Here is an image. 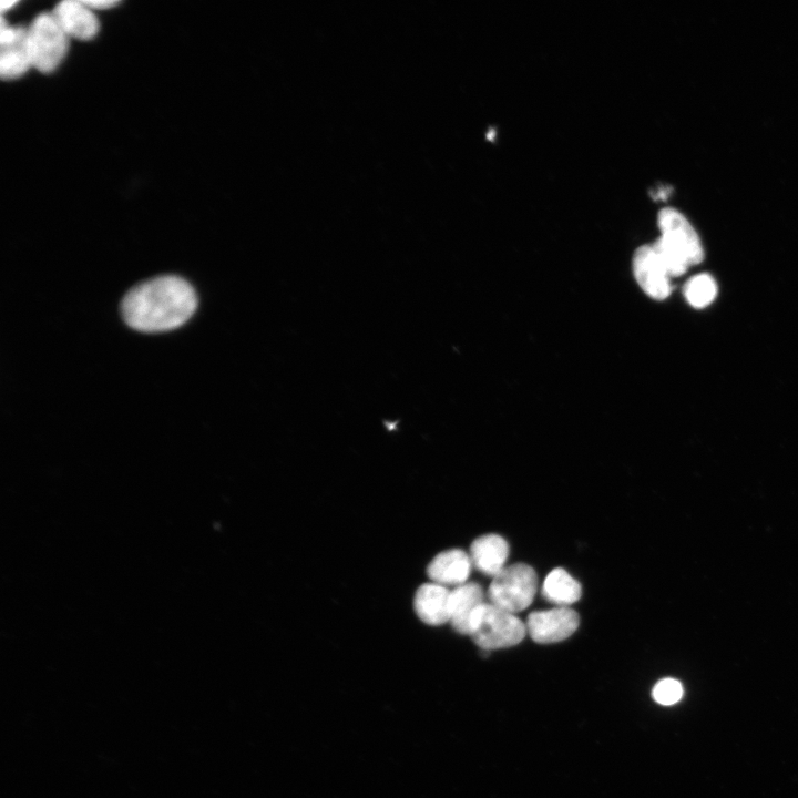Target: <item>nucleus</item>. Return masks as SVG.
I'll return each mask as SVG.
<instances>
[{
	"label": "nucleus",
	"mask_w": 798,
	"mask_h": 798,
	"mask_svg": "<svg viewBox=\"0 0 798 798\" xmlns=\"http://www.w3.org/2000/svg\"><path fill=\"white\" fill-rule=\"evenodd\" d=\"M196 306L197 297L190 283L178 276L164 275L131 288L121 303V314L135 330L161 332L182 326Z\"/></svg>",
	"instance_id": "nucleus-1"
},
{
	"label": "nucleus",
	"mask_w": 798,
	"mask_h": 798,
	"mask_svg": "<svg viewBox=\"0 0 798 798\" xmlns=\"http://www.w3.org/2000/svg\"><path fill=\"white\" fill-rule=\"evenodd\" d=\"M526 634V625L515 614L483 603L473 614L470 636L483 651L518 645Z\"/></svg>",
	"instance_id": "nucleus-2"
},
{
	"label": "nucleus",
	"mask_w": 798,
	"mask_h": 798,
	"mask_svg": "<svg viewBox=\"0 0 798 798\" xmlns=\"http://www.w3.org/2000/svg\"><path fill=\"white\" fill-rule=\"evenodd\" d=\"M538 590V575L525 563L505 566L495 575L488 589L492 605L510 613H518L530 606Z\"/></svg>",
	"instance_id": "nucleus-3"
},
{
	"label": "nucleus",
	"mask_w": 798,
	"mask_h": 798,
	"mask_svg": "<svg viewBox=\"0 0 798 798\" xmlns=\"http://www.w3.org/2000/svg\"><path fill=\"white\" fill-rule=\"evenodd\" d=\"M68 38L52 13L38 16L28 28L33 68L44 73L54 71L68 52Z\"/></svg>",
	"instance_id": "nucleus-4"
},
{
	"label": "nucleus",
	"mask_w": 798,
	"mask_h": 798,
	"mask_svg": "<svg viewBox=\"0 0 798 798\" xmlns=\"http://www.w3.org/2000/svg\"><path fill=\"white\" fill-rule=\"evenodd\" d=\"M577 612L569 606L534 611L526 620V632L540 644L561 642L570 637L579 627Z\"/></svg>",
	"instance_id": "nucleus-5"
},
{
	"label": "nucleus",
	"mask_w": 798,
	"mask_h": 798,
	"mask_svg": "<svg viewBox=\"0 0 798 798\" xmlns=\"http://www.w3.org/2000/svg\"><path fill=\"white\" fill-rule=\"evenodd\" d=\"M657 226L661 237L681 250L690 265L698 264L704 259V248L700 238L687 219V217L675 207H663L657 214Z\"/></svg>",
	"instance_id": "nucleus-6"
},
{
	"label": "nucleus",
	"mask_w": 798,
	"mask_h": 798,
	"mask_svg": "<svg viewBox=\"0 0 798 798\" xmlns=\"http://www.w3.org/2000/svg\"><path fill=\"white\" fill-rule=\"evenodd\" d=\"M636 283L651 298L663 300L671 294V276L661 263L653 244L636 248L632 258Z\"/></svg>",
	"instance_id": "nucleus-7"
},
{
	"label": "nucleus",
	"mask_w": 798,
	"mask_h": 798,
	"mask_svg": "<svg viewBox=\"0 0 798 798\" xmlns=\"http://www.w3.org/2000/svg\"><path fill=\"white\" fill-rule=\"evenodd\" d=\"M0 44V73L3 80L20 78L33 68L28 45V29L8 27L1 18Z\"/></svg>",
	"instance_id": "nucleus-8"
},
{
	"label": "nucleus",
	"mask_w": 798,
	"mask_h": 798,
	"mask_svg": "<svg viewBox=\"0 0 798 798\" xmlns=\"http://www.w3.org/2000/svg\"><path fill=\"white\" fill-rule=\"evenodd\" d=\"M52 14L68 37L90 40L99 31L98 19L83 0L61 1Z\"/></svg>",
	"instance_id": "nucleus-9"
},
{
	"label": "nucleus",
	"mask_w": 798,
	"mask_h": 798,
	"mask_svg": "<svg viewBox=\"0 0 798 798\" xmlns=\"http://www.w3.org/2000/svg\"><path fill=\"white\" fill-rule=\"evenodd\" d=\"M472 567L470 555L460 549H451L436 555L427 573L433 583L442 586H459L467 583Z\"/></svg>",
	"instance_id": "nucleus-10"
},
{
	"label": "nucleus",
	"mask_w": 798,
	"mask_h": 798,
	"mask_svg": "<svg viewBox=\"0 0 798 798\" xmlns=\"http://www.w3.org/2000/svg\"><path fill=\"white\" fill-rule=\"evenodd\" d=\"M509 544L498 534H484L477 538L470 546L472 566L492 579L507 565Z\"/></svg>",
	"instance_id": "nucleus-11"
},
{
	"label": "nucleus",
	"mask_w": 798,
	"mask_h": 798,
	"mask_svg": "<svg viewBox=\"0 0 798 798\" xmlns=\"http://www.w3.org/2000/svg\"><path fill=\"white\" fill-rule=\"evenodd\" d=\"M485 603L480 584L467 582L450 591V623L463 635H470L471 620L475 611Z\"/></svg>",
	"instance_id": "nucleus-12"
},
{
	"label": "nucleus",
	"mask_w": 798,
	"mask_h": 798,
	"mask_svg": "<svg viewBox=\"0 0 798 798\" xmlns=\"http://www.w3.org/2000/svg\"><path fill=\"white\" fill-rule=\"evenodd\" d=\"M449 601L450 590L432 582L417 590L413 606L423 623L437 626L450 621Z\"/></svg>",
	"instance_id": "nucleus-13"
},
{
	"label": "nucleus",
	"mask_w": 798,
	"mask_h": 798,
	"mask_svg": "<svg viewBox=\"0 0 798 798\" xmlns=\"http://www.w3.org/2000/svg\"><path fill=\"white\" fill-rule=\"evenodd\" d=\"M543 597L555 606H569L582 595L581 584L564 569H553L544 579Z\"/></svg>",
	"instance_id": "nucleus-14"
},
{
	"label": "nucleus",
	"mask_w": 798,
	"mask_h": 798,
	"mask_svg": "<svg viewBox=\"0 0 798 798\" xmlns=\"http://www.w3.org/2000/svg\"><path fill=\"white\" fill-rule=\"evenodd\" d=\"M716 295V282L708 274H698L689 278L684 286V296L689 305L695 308L707 307Z\"/></svg>",
	"instance_id": "nucleus-15"
},
{
	"label": "nucleus",
	"mask_w": 798,
	"mask_h": 798,
	"mask_svg": "<svg viewBox=\"0 0 798 798\" xmlns=\"http://www.w3.org/2000/svg\"><path fill=\"white\" fill-rule=\"evenodd\" d=\"M653 247L671 277L683 275L690 266L686 256L661 236L653 243Z\"/></svg>",
	"instance_id": "nucleus-16"
},
{
	"label": "nucleus",
	"mask_w": 798,
	"mask_h": 798,
	"mask_svg": "<svg viewBox=\"0 0 798 798\" xmlns=\"http://www.w3.org/2000/svg\"><path fill=\"white\" fill-rule=\"evenodd\" d=\"M683 686L675 678H664L657 682L652 690L654 700L661 705H673L683 697Z\"/></svg>",
	"instance_id": "nucleus-17"
},
{
	"label": "nucleus",
	"mask_w": 798,
	"mask_h": 798,
	"mask_svg": "<svg viewBox=\"0 0 798 798\" xmlns=\"http://www.w3.org/2000/svg\"><path fill=\"white\" fill-rule=\"evenodd\" d=\"M84 3L92 10L109 9L117 4V1L113 0H83Z\"/></svg>",
	"instance_id": "nucleus-18"
},
{
	"label": "nucleus",
	"mask_w": 798,
	"mask_h": 798,
	"mask_svg": "<svg viewBox=\"0 0 798 798\" xmlns=\"http://www.w3.org/2000/svg\"><path fill=\"white\" fill-rule=\"evenodd\" d=\"M17 3L14 0H2L0 3L1 11L4 12Z\"/></svg>",
	"instance_id": "nucleus-19"
}]
</instances>
